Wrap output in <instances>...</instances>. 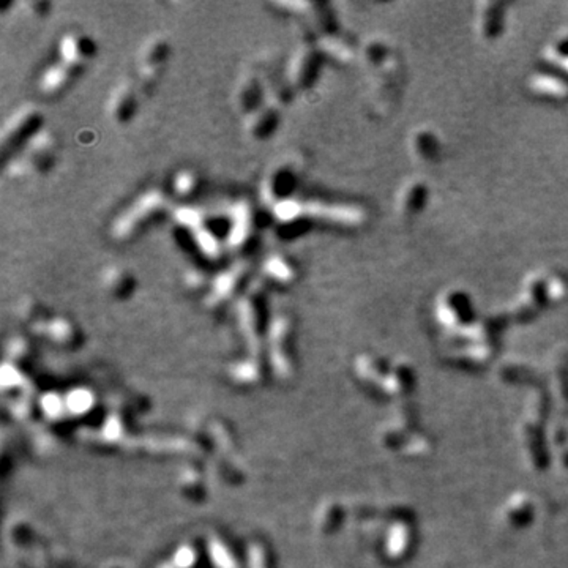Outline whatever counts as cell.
Returning a JSON list of instances; mask_svg holds the SVG:
<instances>
[{
  "mask_svg": "<svg viewBox=\"0 0 568 568\" xmlns=\"http://www.w3.org/2000/svg\"><path fill=\"white\" fill-rule=\"evenodd\" d=\"M135 109V97L128 84L115 87L111 101H109V114L115 122H127Z\"/></svg>",
  "mask_w": 568,
  "mask_h": 568,
  "instance_id": "5",
  "label": "cell"
},
{
  "mask_svg": "<svg viewBox=\"0 0 568 568\" xmlns=\"http://www.w3.org/2000/svg\"><path fill=\"white\" fill-rule=\"evenodd\" d=\"M176 218L180 224L186 226L188 229H198L199 226H202V220L198 210H194L191 207H184L180 209L179 212H176Z\"/></svg>",
  "mask_w": 568,
  "mask_h": 568,
  "instance_id": "12",
  "label": "cell"
},
{
  "mask_svg": "<svg viewBox=\"0 0 568 568\" xmlns=\"http://www.w3.org/2000/svg\"><path fill=\"white\" fill-rule=\"evenodd\" d=\"M68 78V70H67V65L59 63V65H53V67H49L45 75L41 78V83L40 87L43 92L46 93H53L56 90H59L61 87L65 84Z\"/></svg>",
  "mask_w": 568,
  "mask_h": 568,
  "instance_id": "6",
  "label": "cell"
},
{
  "mask_svg": "<svg viewBox=\"0 0 568 568\" xmlns=\"http://www.w3.org/2000/svg\"><path fill=\"white\" fill-rule=\"evenodd\" d=\"M194 242L199 246V250L209 258H218L220 256V245H218L216 237L210 232L206 226H199L198 229L193 231Z\"/></svg>",
  "mask_w": 568,
  "mask_h": 568,
  "instance_id": "8",
  "label": "cell"
},
{
  "mask_svg": "<svg viewBox=\"0 0 568 568\" xmlns=\"http://www.w3.org/2000/svg\"><path fill=\"white\" fill-rule=\"evenodd\" d=\"M59 49L63 65L71 67V65L79 63V59H81V46H79L75 36H65V38H62Z\"/></svg>",
  "mask_w": 568,
  "mask_h": 568,
  "instance_id": "10",
  "label": "cell"
},
{
  "mask_svg": "<svg viewBox=\"0 0 568 568\" xmlns=\"http://www.w3.org/2000/svg\"><path fill=\"white\" fill-rule=\"evenodd\" d=\"M273 214L281 221H290L297 218L298 215H302V204H298L297 201L293 199H283L280 202H275L273 206Z\"/></svg>",
  "mask_w": 568,
  "mask_h": 568,
  "instance_id": "11",
  "label": "cell"
},
{
  "mask_svg": "<svg viewBox=\"0 0 568 568\" xmlns=\"http://www.w3.org/2000/svg\"><path fill=\"white\" fill-rule=\"evenodd\" d=\"M166 202L164 196L157 191V189H152V191L144 193L140 199H136L133 206L127 209L117 220L112 224V236L115 238H127L136 231L137 224H141L142 221L147 220L149 216L159 212L163 209Z\"/></svg>",
  "mask_w": 568,
  "mask_h": 568,
  "instance_id": "1",
  "label": "cell"
},
{
  "mask_svg": "<svg viewBox=\"0 0 568 568\" xmlns=\"http://www.w3.org/2000/svg\"><path fill=\"white\" fill-rule=\"evenodd\" d=\"M242 276V268L236 267L232 270L224 272L218 275L214 281V297L215 298H226L232 294V290L236 289L237 281Z\"/></svg>",
  "mask_w": 568,
  "mask_h": 568,
  "instance_id": "7",
  "label": "cell"
},
{
  "mask_svg": "<svg viewBox=\"0 0 568 568\" xmlns=\"http://www.w3.org/2000/svg\"><path fill=\"white\" fill-rule=\"evenodd\" d=\"M251 232V210L246 202H238L231 212V231L228 234V245L231 248H240Z\"/></svg>",
  "mask_w": 568,
  "mask_h": 568,
  "instance_id": "3",
  "label": "cell"
},
{
  "mask_svg": "<svg viewBox=\"0 0 568 568\" xmlns=\"http://www.w3.org/2000/svg\"><path fill=\"white\" fill-rule=\"evenodd\" d=\"M89 403H90V398H89V395H87L85 391H76V393H73V395L70 396V406H71L73 411L81 412V411L87 409V407L90 406Z\"/></svg>",
  "mask_w": 568,
  "mask_h": 568,
  "instance_id": "14",
  "label": "cell"
},
{
  "mask_svg": "<svg viewBox=\"0 0 568 568\" xmlns=\"http://www.w3.org/2000/svg\"><path fill=\"white\" fill-rule=\"evenodd\" d=\"M40 112H36V109L33 106H23L19 107L18 111H14L10 119L5 122L4 130H2V145L6 147L9 144L18 142L21 137L26 136V133L32 127H35L38 123V115Z\"/></svg>",
  "mask_w": 568,
  "mask_h": 568,
  "instance_id": "2",
  "label": "cell"
},
{
  "mask_svg": "<svg viewBox=\"0 0 568 568\" xmlns=\"http://www.w3.org/2000/svg\"><path fill=\"white\" fill-rule=\"evenodd\" d=\"M264 272L268 276H272L273 280H278L283 283L293 280V268H290L288 262L280 256L268 258L264 264Z\"/></svg>",
  "mask_w": 568,
  "mask_h": 568,
  "instance_id": "9",
  "label": "cell"
},
{
  "mask_svg": "<svg viewBox=\"0 0 568 568\" xmlns=\"http://www.w3.org/2000/svg\"><path fill=\"white\" fill-rule=\"evenodd\" d=\"M166 43L159 38L150 40L147 45L144 46L142 54H141V63L140 70L141 75L147 79H152L155 75L158 68L162 67V63L166 57Z\"/></svg>",
  "mask_w": 568,
  "mask_h": 568,
  "instance_id": "4",
  "label": "cell"
},
{
  "mask_svg": "<svg viewBox=\"0 0 568 568\" xmlns=\"http://www.w3.org/2000/svg\"><path fill=\"white\" fill-rule=\"evenodd\" d=\"M194 188V176L189 171L179 172L176 179H174V189L179 194H188L191 193Z\"/></svg>",
  "mask_w": 568,
  "mask_h": 568,
  "instance_id": "13",
  "label": "cell"
}]
</instances>
